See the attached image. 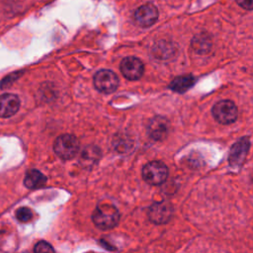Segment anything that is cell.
<instances>
[{
  "label": "cell",
  "instance_id": "cell-17",
  "mask_svg": "<svg viewBox=\"0 0 253 253\" xmlns=\"http://www.w3.org/2000/svg\"><path fill=\"white\" fill-rule=\"evenodd\" d=\"M34 251H35V253H55L52 246L45 241L38 242L35 245Z\"/></svg>",
  "mask_w": 253,
  "mask_h": 253
},
{
  "label": "cell",
  "instance_id": "cell-7",
  "mask_svg": "<svg viewBox=\"0 0 253 253\" xmlns=\"http://www.w3.org/2000/svg\"><path fill=\"white\" fill-rule=\"evenodd\" d=\"M121 71L126 79L137 80L142 76L144 66L142 61L137 57L127 56L121 62Z\"/></svg>",
  "mask_w": 253,
  "mask_h": 253
},
{
  "label": "cell",
  "instance_id": "cell-6",
  "mask_svg": "<svg viewBox=\"0 0 253 253\" xmlns=\"http://www.w3.org/2000/svg\"><path fill=\"white\" fill-rule=\"evenodd\" d=\"M250 147V141L248 137H241L237 140L230 148L228 155V163L231 167L237 168L240 167L247 155V152Z\"/></svg>",
  "mask_w": 253,
  "mask_h": 253
},
{
  "label": "cell",
  "instance_id": "cell-15",
  "mask_svg": "<svg viewBox=\"0 0 253 253\" xmlns=\"http://www.w3.org/2000/svg\"><path fill=\"white\" fill-rule=\"evenodd\" d=\"M197 42H193V46L197 50V52H201V50H208V47L211 46V42H209L207 37H197Z\"/></svg>",
  "mask_w": 253,
  "mask_h": 253
},
{
  "label": "cell",
  "instance_id": "cell-3",
  "mask_svg": "<svg viewBox=\"0 0 253 253\" xmlns=\"http://www.w3.org/2000/svg\"><path fill=\"white\" fill-rule=\"evenodd\" d=\"M168 176V168L161 161H151L142 168V178L150 185L162 184Z\"/></svg>",
  "mask_w": 253,
  "mask_h": 253
},
{
  "label": "cell",
  "instance_id": "cell-13",
  "mask_svg": "<svg viewBox=\"0 0 253 253\" xmlns=\"http://www.w3.org/2000/svg\"><path fill=\"white\" fill-rule=\"evenodd\" d=\"M194 83H195V78L192 75H190V74L181 75V76L174 78L171 81L169 88L175 92L184 93L189 88H191L194 85Z\"/></svg>",
  "mask_w": 253,
  "mask_h": 253
},
{
  "label": "cell",
  "instance_id": "cell-12",
  "mask_svg": "<svg viewBox=\"0 0 253 253\" xmlns=\"http://www.w3.org/2000/svg\"><path fill=\"white\" fill-rule=\"evenodd\" d=\"M45 182H46L45 176L36 169H32L28 171L24 179V184L29 189L41 188L45 184Z\"/></svg>",
  "mask_w": 253,
  "mask_h": 253
},
{
  "label": "cell",
  "instance_id": "cell-9",
  "mask_svg": "<svg viewBox=\"0 0 253 253\" xmlns=\"http://www.w3.org/2000/svg\"><path fill=\"white\" fill-rule=\"evenodd\" d=\"M172 207L167 202L153 204L148 211L149 219L157 224L166 223L172 216Z\"/></svg>",
  "mask_w": 253,
  "mask_h": 253
},
{
  "label": "cell",
  "instance_id": "cell-5",
  "mask_svg": "<svg viewBox=\"0 0 253 253\" xmlns=\"http://www.w3.org/2000/svg\"><path fill=\"white\" fill-rule=\"evenodd\" d=\"M94 85L100 92L112 93L119 86V78L112 70L102 69L95 74Z\"/></svg>",
  "mask_w": 253,
  "mask_h": 253
},
{
  "label": "cell",
  "instance_id": "cell-1",
  "mask_svg": "<svg viewBox=\"0 0 253 253\" xmlns=\"http://www.w3.org/2000/svg\"><path fill=\"white\" fill-rule=\"evenodd\" d=\"M92 219L97 227L101 229H111L118 224L120 213L115 206L101 204L93 211Z\"/></svg>",
  "mask_w": 253,
  "mask_h": 253
},
{
  "label": "cell",
  "instance_id": "cell-10",
  "mask_svg": "<svg viewBox=\"0 0 253 253\" xmlns=\"http://www.w3.org/2000/svg\"><path fill=\"white\" fill-rule=\"evenodd\" d=\"M147 131L149 136L154 140L164 139L169 131V122L161 116L154 117L148 124Z\"/></svg>",
  "mask_w": 253,
  "mask_h": 253
},
{
  "label": "cell",
  "instance_id": "cell-4",
  "mask_svg": "<svg viewBox=\"0 0 253 253\" xmlns=\"http://www.w3.org/2000/svg\"><path fill=\"white\" fill-rule=\"evenodd\" d=\"M212 115L220 124H232L237 119V108L232 101L221 100L212 107Z\"/></svg>",
  "mask_w": 253,
  "mask_h": 253
},
{
  "label": "cell",
  "instance_id": "cell-14",
  "mask_svg": "<svg viewBox=\"0 0 253 253\" xmlns=\"http://www.w3.org/2000/svg\"><path fill=\"white\" fill-rule=\"evenodd\" d=\"M100 151L95 146H87L81 153L80 162L84 166H92L99 158Z\"/></svg>",
  "mask_w": 253,
  "mask_h": 253
},
{
  "label": "cell",
  "instance_id": "cell-2",
  "mask_svg": "<svg viewBox=\"0 0 253 253\" xmlns=\"http://www.w3.org/2000/svg\"><path fill=\"white\" fill-rule=\"evenodd\" d=\"M53 149L60 158L71 159L79 150V141L77 137L72 134H62L55 139Z\"/></svg>",
  "mask_w": 253,
  "mask_h": 253
},
{
  "label": "cell",
  "instance_id": "cell-8",
  "mask_svg": "<svg viewBox=\"0 0 253 253\" xmlns=\"http://www.w3.org/2000/svg\"><path fill=\"white\" fill-rule=\"evenodd\" d=\"M158 19V10L151 4L147 3L136 9L134 13V20L136 24L142 28L152 26Z\"/></svg>",
  "mask_w": 253,
  "mask_h": 253
},
{
  "label": "cell",
  "instance_id": "cell-18",
  "mask_svg": "<svg viewBox=\"0 0 253 253\" xmlns=\"http://www.w3.org/2000/svg\"><path fill=\"white\" fill-rule=\"evenodd\" d=\"M236 2L245 10H253V0H236Z\"/></svg>",
  "mask_w": 253,
  "mask_h": 253
},
{
  "label": "cell",
  "instance_id": "cell-11",
  "mask_svg": "<svg viewBox=\"0 0 253 253\" xmlns=\"http://www.w3.org/2000/svg\"><path fill=\"white\" fill-rule=\"evenodd\" d=\"M20 108V100L14 94L0 95V118H9L15 115Z\"/></svg>",
  "mask_w": 253,
  "mask_h": 253
},
{
  "label": "cell",
  "instance_id": "cell-16",
  "mask_svg": "<svg viewBox=\"0 0 253 253\" xmlns=\"http://www.w3.org/2000/svg\"><path fill=\"white\" fill-rule=\"evenodd\" d=\"M16 217H17L18 220H20L22 222H27V221L32 219L33 212H32V211L29 208L23 207V208H20L16 211Z\"/></svg>",
  "mask_w": 253,
  "mask_h": 253
}]
</instances>
